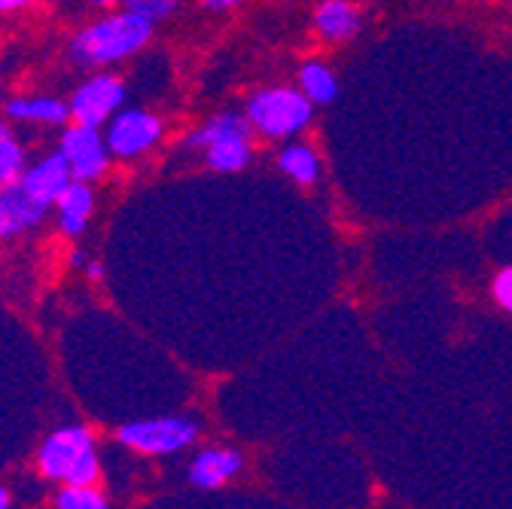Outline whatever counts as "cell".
I'll return each instance as SVG.
<instances>
[{
    "label": "cell",
    "instance_id": "17",
    "mask_svg": "<svg viewBox=\"0 0 512 509\" xmlns=\"http://www.w3.org/2000/svg\"><path fill=\"white\" fill-rule=\"evenodd\" d=\"M25 150L7 122H0V183H16L25 174Z\"/></svg>",
    "mask_w": 512,
    "mask_h": 509
},
{
    "label": "cell",
    "instance_id": "5",
    "mask_svg": "<svg viewBox=\"0 0 512 509\" xmlns=\"http://www.w3.org/2000/svg\"><path fill=\"white\" fill-rule=\"evenodd\" d=\"M165 125L150 110H119L104 129V141L110 156L116 159H135L153 150L162 141Z\"/></svg>",
    "mask_w": 512,
    "mask_h": 509
},
{
    "label": "cell",
    "instance_id": "20",
    "mask_svg": "<svg viewBox=\"0 0 512 509\" xmlns=\"http://www.w3.org/2000/svg\"><path fill=\"white\" fill-rule=\"evenodd\" d=\"M98 479H101V464H98V455H95V449H92V452H86V455L71 467V473L64 476V485L92 488Z\"/></svg>",
    "mask_w": 512,
    "mask_h": 509
},
{
    "label": "cell",
    "instance_id": "21",
    "mask_svg": "<svg viewBox=\"0 0 512 509\" xmlns=\"http://www.w3.org/2000/svg\"><path fill=\"white\" fill-rule=\"evenodd\" d=\"M491 296H494V302H497L503 311L512 314V266H503V269L494 275V281H491Z\"/></svg>",
    "mask_w": 512,
    "mask_h": 509
},
{
    "label": "cell",
    "instance_id": "24",
    "mask_svg": "<svg viewBox=\"0 0 512 509\" xmlns=\"http://www.w3.org/2000/svg\"><path fill=\"white\" fill-rule=\"evenodd\" d=\"M86 272H89V278H101V275H104V266H101V263H89Z\"/></svg>",
    "mask_w": 512,
    "mask_h": 509
},
{
    "label": "cell",
    "instance_id": "13",
    "mask_svg": "<svg viewBox=\"0 0 512 509\" xmlns=\"http://www.w3.org/2000/svg\"><path fill=\"white\" fill-rule=\"evenodd\" d=\"M55 208H58V226L64 235H83L86 232V223L92 217V208H95V196H92V186L86 180H71L68 189L55 199Z\"/></svg>",
    "mask_w": 512,
    "mask_h": 509
},
{
    "label": "cell",
    "instance_id": "11",
    "mask_svg": "<svg viewBox=\"0 0 512 509\" xmlns=\"http://www.w3.org/2000/svg\"><path fill=\"white\" fill-rule=\"evenodd\" d=\"M363 10L357 4H351V0H324V4H317L314 10V31L320 40L327 43H351L360 31H363Z\"/></svg>",
    "mask_w": 512,
    "mask_h": 509
},
{
    "label": "cell",
    "instance_id": "15",
    "mask_svg": "<svg viewBox=\"0 0 512 509\" xmlns=\"http://www.w3.org/2000/svg\"><path fill=\"white\" fill-rule=\"evenodd\" d=\"M296 80H299V92L317 107H327L339 98V80L327 61H320V58L302 61Z\"/></svg>",
    "mask_w": 512,
    "mask_h": 509
},
{
    "label": "cell",
    "instance_id": "12",
    "mask_svg": "<svg viewBox=\"0 0 512 509\" xmlns=\"http://www.w3.org/2000/svg\"><path fill=\"white\" fill-rule=\"evenodd\" d=\"M244 470V455L235 449H202L189 464V482L196 488H220Z\"/></svg>",
    "mask_w": 512,
    "mask_h": 509
},
{
    "label": "cell",
    "instance_id": "3",
    "mask_svg": "<svg viewBox=\"0 0 512 509\" xmlns=\"http://www.w3.org/2000/svg\"><path fill=\"white\" fill-rule=\"evenodd\" d=\"M244 116L250 119L253 132H260L263 138L287 141L311 125L314 104L299 92V86H266L247 98Z\"/></svg>",
    "mask_w": 512,
    "mask_h": 509
},
{
    "label": "cell",
    "instance_id": "23",
    "mask_svg": "<svg viewBox=\"0 0 512 509\" xmlns=\"http://www.w3.org/2000/svg\"><path fill=\"white\" fill-rule=\"evenodd\" d=\"M37 4V0H0V13H16V10H25Z\"/></svg>",
    "mask_w": 512,
    "mask_h": 509
},
{
    "label": "cell",
    "instance_id": "2",
    "mask_svg": "<svg viewBox=\"0 0 512 509\" xmlns=\"http://www.w3.org/2000/svg\"><path fill=\"white\" fill-rule=\"evenodd\" d=\"M183 150H202L205 165L217 174L244 171L253 159V125L238 110H220L186 135Z\"/></svg>",
    "mask_w": 512,
    "mask_h": 509
},
{
    "label": "cell",
    "instance_id": "1",
    "mask_svg": "<svg viewBox=\"0 0 512 509\" xmlns=\"http://www.w3.org/2000/svg\"><path fill=\"white\" fill-rule=\"evenodd\" d=\"M150 37H153V22L122 10L77 31L68 46V55L80 68H104L141 52L150 43Z\"/></svg>",
    "mask_w": 512,
    "mask_h": 509
},
{
    "label": "cell",
    "instance_id": "25",
    "mask_svg": "<svg viewBox=\"0 0 512 509\" xmlns=\"http://www.w3.org/2000/svg\"><path fill=\"white\" fill-rule=\"evenodd\" d=\"M0 509H10V491L0 485Z\"/></svg>",
    "mask_w": 512,
    "mask_h": 509
},
{
    "label": "cell",
    "instance_id": "9",
    "mask_svg": "<svg viewBox=\"0 0 512 509\" xmlns=\"http://www.w3.org/2000/svg\"><path fill=\"white\" fill-rule=\"evenodd\" d=\"M46 205H40L28 189L16 183H0V241L31 232L43 223Z\"/></svg>",
    "mask_w": 512,
    "mask_h": 509
},
{
    "label": "cell",
    "instance_id": "8",
    "mask_svg": "<svg viewBox=\"0 0 512 509\" xmlns=\"http://www.w3.org/2000/svg\"><path fill=\"white\" fill-rule=\"evenodd\" d=\"M58 150L68 156L71 162V171L77 180H98L107 165H110V150H107V141L101 135V129H92V125H68L61 135V144Z\"/></svg>",
    "mask_w": 512,
    "mask_h": 509
},
{
    "label": "cell",
    "instance_id": "6",
    "mask_svg": "<svg viewBox=\"0 0 512 509\" xmlns=\"http://www.w3.org/2000/svg\"><path fill=\"white\" fill-rule=\"evenodd\" d=\"M125 95H128V89H125L122 77H116V74H98V77L86 80L74 92V98L68 101L71 104V116L80 125H92V129H101V125H107L119 113Z\"/></svg>",
    "mask_w": 512,
    "mask_h": 509
},
{
    "label": "cell",
    "instance_id": "27",
    "mask_svg": "<svg viewBox=\"0 0 512 509\" xmlns=\"http://www.w3.org/2000/svg\"><path fill=\"white\" fill-rule=\"evenodd\" d=\"M71 263H74V266H83V263H86V257H83V253L77 250V253H74V257H71Z\"/></svg>",
    "mask_w": 512,
    "mask_h": 509
},
{
    "label": "cell",
    "instance_id": "19",
    "mask_svg": "<svg viewBox=\"0 0 512 509\" xmlns=\"http://www.w3.org/2000/svg\"><path fill=\"white\" fill-rule=\"evenodd\" d=\"M122 4H125L128 13H135V16H141V19H147L153 25L168 19L177 10V0H122Z\"/></svg>",
    "mask_w": 512,
    "mask_h": 509
},
{
    "label": "cell",
    "instance_id": "26",
    "mask_svg": "<svg viewBox=\"0 0 512 509\" xmlns=\"http://www.w3.org/2000/svg\"><path fill=\"white\" fill-rule=\"evenodd\" d=\"M89 4H95V7H113V4H119V0H89Z\"/></svg>",
    "mask_w": 512,
    "mask_h": 509
},
{
    "label": "cell",
    "instance_id": "18",
    "mask_svg": "<svg viewBox=\"0 0 512 509\" xmlns=\"http://www.w3.org/2000/svg\"><path fill=\"white\" fill-rule=\"evenodd\" d=\"M55 506H58V509H110L107 497H104L101 491H95V485H92V488L68 485V488H64V491L58 494Z\"/></svg>",
    "mask_w": 512,
    "mask_h": 509
},
{
    "label": "cell",
    "instance_id": "16",
    "mask_svg": "<svg viewBox=\"0 0 512 509\" xmlns=\"http://www.w3.org/2000/svg\"><path fill=\"white\" fill-rule=\"evenodd\" d=\"M278 171L296 186H314L320 183V174H324V162H320L314 147L293 141L278 153Z\"/></svg>",
    "mask_w": 512,
    "mask_h": 509
},
{
    "label": "cell",
    "instance_id": "7",
    "mask_svg": "<svg viewBox=\"0 0 512 509\" xmlns=\"http://www.w3.org/2000/svg\"><path fill=\"white\" fill-rule=\"evenodd\" d=\"M95 449V436L89 427L83 424H71V427H58L55 433H49L37 452V467L46 479H58L64 482V476L71 473V467Z\"/></svg>",
    "mask_w": 512,
    "mask_h": 509
},
{
    "label": "cell",
    "instance_id": "10",
    "mask_svg": "<svg viewBox=\"0 0 512 509\" xmlns=\"http://www.w3.org/2000/svg\"><path fill=\"white\" fill-rule=\"evenodd\" d=\"M74 180L71 162L61 150L43 156L40 162H34L31 168H25V174L19 177V183L28 189V193L40 202V205H55V199L68 189V183Z\"/></svg>",
    "mask_w": 512,
    "mask_h": 509
},
{
    "label": "cell",
    "instance_id": "4",
    "mask_svg": "<svg viewBox=\"0 0 512 509\" xmlns=\"http://www.w3.org/2000/svg\"><path fill=\"white\" fill-rule=\"evenodd\" d=\"M199 424L186 415H162L150 421H132L116 430L119 442L141 455H174L199 439Z\"/></svg>",
    "mask_w": 512,
    "mask_h": 509
},
{
    "label": "cell",
    "instance_id": "14",
    "mask_svg": "<svg viewBox=\"0 0 512 509\" xmlns=\"http://www.w3.org/2000/svg\"><path fill=\"white\" fill-rule=\"evenodd\" d=\"M7 116L19 122H40V125H64L71 119V104L52 98V95H34V98H13L7 101Z\"/></svg>",
    "mask_w": 512,
    "mask_h": 509
},
{
    "label": "cell",
    "instance_id": "22",
    "mask_svg": "<svg viewBox=\"0 0 512 509\" xmlns=\"http://www.w3.org/2000/svg\"><path fill=\"white\" fill-rule=\"evenodd\" d=\"M241 4H247V0H202V7H205L208 13H223V10H235V7H241Z\"/></svg>",
    "mask_w": 512,
    "mask_h": 509
}]
</instances>
